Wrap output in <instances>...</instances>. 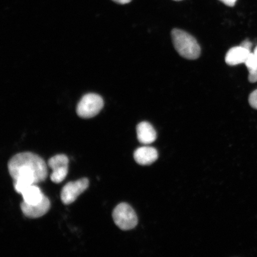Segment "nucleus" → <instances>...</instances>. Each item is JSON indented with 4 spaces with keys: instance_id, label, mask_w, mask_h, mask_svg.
Segmentation results:
<instances>
[{
    "instance_id": "f257e3e1",
    "label": "nucleus",
    "mask_w": 257,
    "mask_h": 257,
    "mask_svg": "<svg viewBox=\"0 0 257 257\" xmlns=\"http://www.w3.org/2000/svg\"><path fill=\"white\" fill-rule=\"evenodd\" d=\"M10 175L15 181L20 176H30L36 184L45 181L48 176L47 166L37 154L27 152L16 154L8 164Z\"/></svg>"
},
{
    "instance_id": "f03ea898",
    "label": "nucleus",
    "mask_w": 257,
    "mask_h": 257,
    "mask_svg": "<svg viewBox=\"0 0 257 257\" xmlns=\"http://www.w3.org/2000/svg\"><path fill=\"white\" fill-rule=\"evenodd\" d=\"M172 37L175 49L182 57L188 60H195L200 57V47L192 35L175 29L172 32Z\"/></svg>"
},
{
    "instance_id": "7ed1b4c3",
    "label": "nucleus",
    "mask_w": 257,
    "mask_h": 257,
    "mask_svg": "<svg viewBox=\"0 0 257 257\" xmlns=\"http://www.w3.org/2000/svg\"><path fill=\"white\" fill-rule=\"evenodd\" d=\"M112 218L115 224L123 230L134 229L138 224L136 211L127 203L118 204L112 212Z\"/></svg>"
},
{
    "instance_id": "20e7f679",
    "label": "nucleus",
    "mask_w": 257,
    "mask_h": 257,
    "mask_svg": "<svg viewBox=\"0 0 257 257\" xmlns=\"http://www.w3.org/2000/svg\"><path fill=\"white\" fill-rule=\"evenodd\" d=\"M103 106L104 101L101 96L95 94H88L80 99L76 111L80 117L92 118L101 111Z\"/></svg>"
},
{
    "instance_id": "39448f33",
    "label": "nucleus",
    "mask_w": 257,
    "mask_h": 257,
    "mask_svg": "<svg viewBox=\"0 0 257 257\" xmlns=\"http://www.w3.org/2000/svg\"><path fill=\"white\" fill-rule=\"evenodd\" d=\"M89 184L87 178H82L67 184L61 192V200L64 204L69 205L76 200L79 196L85 192Z\"/></svg>"
},
{
    "instance_id": "423d86ee",
    "label": "nucleus",
    "mask_w": 257,
    "mask_h": 257,
    "mask_svg": "<svg viewBox=\"0 0 257 257\" xmlns=\"http://www.w3.org/2000/svg\"><path fill=\"white\" fill-rule=\"evenodd\" d=\"M48 165L53 170L50 179L56 184H60L66 178L68 173L69 159L64 154H59L48 161Z\"/></svg>"
},
{
    "instance_id": "0eeeda50",
    "label": "nucleus",
    "mask_w": 257,
    "mask_h": 257,
    "mask_svg": "<svg viewBox=\"0 0 257 257\" xmlns=\"http://www.w3.org/2000/svg\"><path fill=\"white\" fill-rule=\"evenodd\" d=\"M51 203L47 197L45 196L43 200L40 203L30 205L26 204L24 201L21 204L22 213L26 217L36 218L44 216L49 211Z\"/></svg>"
},
{
    "instance_id": "6e6552de",
    "label": "nucleus",
    "mask_w": 257,
    "mask_h": 257,
    "mask_svg": "<svg viewBox=\"0 0 257 257\" xmlns=\"http://www.w3.org/2000/svg\"><path fill=\"white\" fill-rule=\"evenodd\" d=\"M250 53V50L240 45L239 46L234 47L228 51L225 57V62L229 66L245 64Z\"/></svg>"
},
{
    "instance_id": "1a4fd4ad",
    "label": "nucleus",
    "mask_w": 257,
    "mask_h": 257,
    "mask_svg": "<svg viewBox=\"0 0 257 257\" xmlns=\"http://www.w3.org/2000/svg\"><path fill=\"white\" fill-rule=\"evenodd\" d=\"M134 159L142 166L152 165L158 159L159 154L156 149L151 147L138 148L134 154Z\"/></svg>"
},
{
    "instance_id": "9d476101",
    "label": "nucleus",
    "mask_w": 257,
    "mask_h": 257,
    "mask_svg": "<svg viewBox=\"0 0 257 257\" xmlns=\"http://www.w3.org/2000/svg\"><path fill=\"white\" fill-rule=\"evenodd\" d=\"M138 140L143 144H150L156 140L157 133L149 122L143 121L137 127Z\"/></svg>"
},
{
    "instance_id": "9b49d317",
    "label": "nucleus",
    "mask_w": 257,
    "mask_h": 257,
    "mask_svg": "<svg viewBox=\"0 0 257 257\" xmlns=\"http://www.w3.org/2000/svg\"><path fill=\"white\" fill-rule=\"evenodd\" d=\"M21 194L24 199L23 201L30 205L40 203L45 197L40 188L35 185L29 186Z\"/></svg>"
},
{
    "instance_id": "f8f14e48",
    "label": "nucleus",
    "mask_w": 257,
    "mask_h": 257,
    "mask_svg": "<svg viewBox=\"0 0 257 257\" xmlns=\"http://www.w3.org/2000/svg\"><path fill=\"white\" fill-rule=\"evenodd\" d=\"M245 64L249 71V82L251 83L257 82V46L253 52L250 53Z\"/></svg>"
},
{
    "instance_id": "ddd939ff",
    "label": "nucleus",
    "mask_w": 257,
    "mask_h": 257,
    "mask_svg": "<svg viewBox=\"0 0 257 257\" xmlns=\"http://www.w3.org/2000/svg\"><path fill=\"white\" fill-rule=\"evenodd\" d=\"M249 103L253 108L257 110V89L253 91L249 96Z\"/></svg>"
},
{
    "instance_id": "4468645a",
    "label": "nucleus",
    "mask_w": 257,
    "mask_h": 257,
    "mask_svg": "<svg viewBox=\"0 0 257 257\" xmlns=\"http://www.w3.org/2000/svg\"><path fill=\"white\" fill-rule=\"evenodd\" d=\"M220 1L229 7H233L235 5L237 0H220Z\"/></svg>"
},
{
    "instance_id": "2eb2a0df",
    "label": "nucleus",
    "mask_w": 257,
    "mask_h": 257,
    "mask_svg": "<svg viewBox=\"0 0 257 257\" xmlns=\"http://www.w3.org/2000/svg\"><path fill=\"white\" fill-rule=\"evenodd\" d=\"M240 46H242L247 48V49L250 50L252 47V43L251 42H250L248 40H246L242 42V44H240Z\"/></svg>"
},
{
    "instance_id": "dca6fc26",
    "label": "nucleus",
    "mask_w": 257,
    "mask_h": 257,
    "mask_svg": "<svg viewBox=\"0 0 257 257\" xmlns=\"http://www.w3.org/2000/svg\"><path fill=\"white\" fill-rule=\"evenodd\" d=\"M112 1L118 3V4L120 5H126L130 3L132 0H112Z\"/></svg>"
},
{
    "instance_id": "f3484780",
    "label": "nucleus",
    "mask_w": 257,
    "mask_h": 257,
    "mask_svg": "<svg viewBox=\"0 0 257 257\" xmlns=\"http://www.w3.org/2000/svg\"><path fill=\"white\" fill-rule=\"evenodd\" d=\"M174 1H182V0H174Z\"/></svg>"
}]
</instances>
